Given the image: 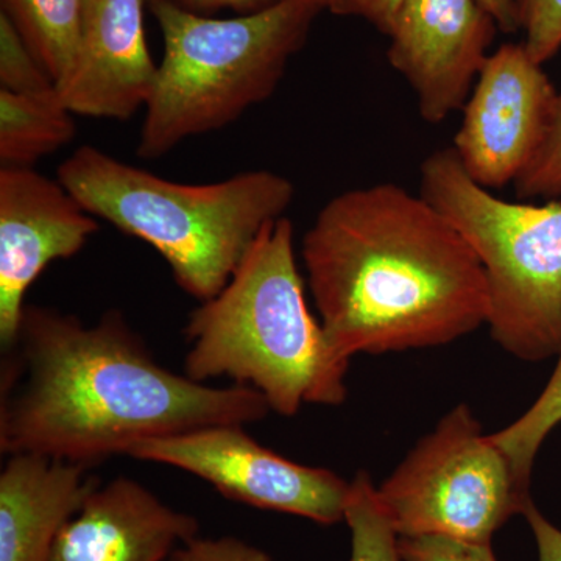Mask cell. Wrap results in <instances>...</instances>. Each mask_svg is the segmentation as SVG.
<instances>
[{
    "mask_svg": "<svg viewBox=\"0 0 561 561\" xmlns=\"http://www.w3.org/2000/svg\"><path fill=\"white\" fill-rule=\"evenodd\" d=\"M2 370L0 451L92 468L131 445L271 413L250 387L165 368L119 311L94 324L27 305Z\"/></svg>",
    "mask_w": 561,
    "mask_h": 561,
    "instance_id": "cell-1",
    "label": "cell"
},
{
    "mask_svg": "<svg viewBox=\"0 0 561 561\" xmlns=\"http://www.w3.org/2000/svg\"><path fill=\"white\" fill-rule=\"evenodd\" d=\"M301 260L342 360L446 345L489 320L478 254L440 210L400 184L332 197L302 238Z\"/></svg>",
    "mask_w": 561,
    "mask_h": 561,
    "instance_id": "cell-2",
    "label": "cell"
},
{
    "mask_svg": "<svg viewBox=\"0 0 561 561\" xmlns=\"http://www.w3.org/2000/svg\"><path fill=\"white\" fill-rule=\"evenodd\" d=\"M184 335L183 373L194 381L231 379L284 416L346 400L350 362L309 311L286 216L265 225L227 286L191 312Z\"/></svg>",
    "mask_w": 561,
    "mask_h": 561,
    "instance_id": "cell-3",
    "label": "cell"
},
{
    "mask_svg": "<svg viewBox=\"0 0 561 561\" xmlns=\"http://www.w3.org/2000/svg\"><path fill=\"white\" fill-rule=\"evenodd\" d=\"M57 180L95 219L158 251L198 302L227 286L265 225L284 217L295 197L294 183L276 172L176 183L94 146L66 158Z\"/></svg>",
    "mask_w": 561,
    "mask_h": 561,
    "instance_id": "cell-4",
    "label": "cell"
},
{
    "mask_svg": "<svg viewBox=\"0 0 561 561\" xmlns=\"http://www.w3.org/2000/svg\"><path fill=\"white\" fill-rule=\"evenodd\" d=\"M330 0H283L234 18L202 16L149 0L164 51L144 108L138 154L164 157L181 142L217 131L267 101L305 46Z\"/></svg>",
    "mask_w": 561,
    "mask_h": 561,
    "instance_id": "cell-5",
    "label": "cell"
},
{
    "mask_svg": "<svg viewBox=\"0 0 561 561\" xmlns=\"http://www.w3.org/2000/svg\"><path fill=\"white\" fill-rule=\"evenodd\" d=\"M420 195L478 254L491 337L513 356L540 362L561 345V203L505 202L470 179L453 147L420 169Z\"/></svg>",
    "mask_w": 561,
    "mask_h": 561,
    "instance_id": "cell-6",
    "label": "cell"
},
{
    "mask_svg": "<svg viewBox=\"0 0 561 561\" xmlns=\"http://www.w3.org/2000/svg\"><path fill=\"white\" fill-rule=\"evenodd\" d=\"M378 489L400 538L446 537L491 545L494 534L531 504L530 483L483 434L468 405H457Z\"/></svg>",
    "mask_w": 561,
    "mask_h": 561,
    "instance_id": "cell-7",
    "label": "cell"
},
{
    "mask_svg": "<svg viewBox=\"0 0 561 561\" xmlns=\"http://www.w3.org/2000/svg\"><path fill=\"white\" fill-rule=\"evenodd\" d=\"M125 456L197 476L228 500L332 526L343 522L350 482L324 468L306 467L254 440L245 424H214L149 438Z\"/></svg>",
    "mask_w": 561,
    "mask_h": 561,
    "instance_id": "cell-8",
    "label": "cell"
},
{
    "mask_svg": "<svg viewBox=\"0 0 561 561\" xmlns=\"http://www.w3.org/2000/svg\"><path fill=\"white\" fill-rule=\"evenodd\" d=\"M524 43L490 54L454 138L461 168L485 190L515 183L541 149L559 92Z\"/></svg>",
    "mask_w": 561,
    "mask_h": 561,
    "instance_id": "cell-9",
    "label": "cell"
},
{
    "mask_svg": "<svg viewBox=\"0 0 561 561\" xmlns=\"http://www.w3.org/2000/svg\"><path fill=\"white\" fill-rule=\"evenodd\" d=\"M497 31L479 0H404L387 58L411 84L427 124L463 110Z\"/></svg>",
    "mask_w": 561,
    "mask_h": 561,
    "instance_id": "cell-10",
    "label": "cell"
},
{
    "mask_svg": "<svg viewBox=\"0 0 561 561\" xmlns=\"http://www.w3.org/2000/svg\"><path fill=\"white\" fill-rule=\"evenodd\" d=\"M99 231L98 219L58 180L33 168L0 169V343L16 341L25 295L51 262L69 260Z\"/></svg>",
    "mask_w": 561,
    "mask_h": 561,
    "instance_id": "cell-11",
    "label": "cell"
},
{
    "mask_svg": "<svg viewBox=\"0 0 561 561\" xmlns=\"http://www.w3.org/2000/svg\"><path fill=\"white\" fill-rule=\"evenodd\" d=\"M149 0H92L57 94L73 116L127 121L146 108L158 65L147 43Z\"/></svg>",
    "mask_w": 561,
    "mask_h": 561,
    "instance_id": "cell-12",
    "label": "cell"
},
{
    "mask_svg": "<svg viewBox=\"0 0 561 561\" xmlns=\"http://www.w3.org/2000/svg\"><path fill=\"white\" fill-rule=\"evenodd\" d=\"M201 530L130 478L99 483L62 526L44 561H165Z\"/></svg>",
    "mask_w": 561,
    "mask_h": 561,
    "instance_id": "cell-13",
    "label": "cell"
},
{
    "mask_svg": "<svg viewBox=\"0 0 561 561\" xmlns=\"http://www.w3.org/2000/svg\"><path fill=\"white\" fill-rule=\"evenodd\" d=\"M0 471V561H44L62 526L99 485L91 468L11 454Z\"/></svg>",
    "mask_w": 561,
    "mask_h": 561,
    "instance_id": "cell-14",
    "label": "cell"
},
{
    "mask_svg": "<svg viewBox=\"0 0 561 561\" xmlns=\"http://www.w3.org/2000/svg\"><path fill=\"white\" fill-rule=\"evenodd\" d=\"M76 121L57 92L14 94L0 90V164L33 168L76 138Z\"/></svg>",
    "mask_w": 561,
    "mask_h": 561,
    "instance_id": "cell-15",
    "label": "cell"
},
{
    "mask_svg": "<svg viewBox=\"0 0 561 561\" xmlns=\"http://www.w3.org/2000/svg\"><path fill=\"white\" fill-rule=\"evenodd\" d=\"M92 0H0L2 13L16 25L55 84L65 76Z\"/></svg>",
    "mask_w": 561,
    "mask_h": 561,
    "instance_id": "cell-16",
    "label": "cell"
},
{
    "mask_svg": "<svg viewBox=\"0 0 561 561\" xmlns=\"http://www.w3.org/2000/svg\"><path fill=\"white\" fill-rule=\"evenodd\" d=\"M343 522L351 531V561H402L400 535L391 526L367 472L350 482Z\"/></svg>",
    "mask_w": 561,
    "mask_h": 561,
    "instance_id": "cell-17",
    "label": "cell"
},
{
    "mask_svg": "<svg viewBox=\"0 0 561 561\" xmlns=\"http://www.w3.org/2000/svg\"><path fill=\"white\" fill-rule=\"evenodd\" d=\"M559 356L552 378L529 411L493 434L494 442L507 454L516 474L526 483H530L531 468L542 442L561 423V345Z\"/></svg>",
    "mask_w": 561,
    "mask_h": 561,
    "instance_id": "cell-18",
    "label": "cell"
},
{
    "mask_svg": "<svg viewBox=\"0 0 561 561\" xmlns=\"http://www.w3.org/2000/svg\"><path fill=\"white\" fill-rule=\"evenodd\" d=\"M0 90L25 95L57 92L55 81L22 38L16 25L0 11Z\"/></svg>",
    "mask_w": 561,
    "mask_h": 561,
    "instance_id": "cell-19",
    "label": "cell"
},
{
    "mask_svg": "<svg viewBox=\"0 0 561 561\" xmlns=\"http://www.w3.org/2000/svg\"><path fill=\"white\" fill-rule=\"evenodd\" d=\"M513 186L522 201L561 197V94L541 149Z\"/></svg>",
    "mask_w": 561,
    "mask_h": 561,
    "instance_id": "cell-20",
    "label": "cell"
},
{
    "mask_svg": "<svg viewBox=\"0 0 561 561\" xmlns=\"http://www.w3.org/2000/svg\"><path fill=\"white\" fill-rule=\"evenodd\" d=\"M524 46L538 65L561 49V0H513Z\"/></svg>",
    "mask_w": 561,
    "mask_h": 561,
    "instance_id": "cell-21",
    "label": "cell"
},
{
    "mask_svg": "<svg viewBox=\"0 0 561 561\" xmlns=\"http://www.w3.org/2000/svg\"><path fill=\"white\" fill-rule=\"evenodd\" d=\"M402 561H497L491 545L446 537L400 538Z\"/></svg>",
    "mask_w": 561,
    "mask_h": 561,
    "instance_id": "cell-22",
    "label": "cell"
},
{
    "mask_svg": "<svg viewBox=\"0 0 561 561\" xmlns=\"http://www.w3.org/2000/svg\"><path fill=\"white\" fill-rule=\"evenodd\" d=\"M165 561H273L257 546L236 537H195L183 542Z\"/></svg>",
    "mask_w": 561,
    "mask_h": 561,
    "instance_id": "cell-23",
    "label": "cell"
},
{
    "mask_svg": "<svg viewBox=\"0 0 561 561\" xmlns=\"http://www.w3.org/2000/svg\"><path fill=\"white\" fill-rule=\"evenodd\" d=\"M402 3L404 0H330L328 10L339 16L362 18L383 35H389Z\"/></svg>",
    "mask_w": 561,
    "mask_h": 561,
    "instance_id": "cell-24",
    "label": "cell"
},
{
    "mask_svg": "<svg viewBox=\"0 0 561 561\" xmlns=\"http://www.w3.org/2000/svg\"><path fill=\"white\" fill-rule=\"evenodd\" d=\"M524 518L529 524L535 542H537L540 561H561V530L553 526L531 502L524 512Z\"/></svg>",
    "mask_w": 561,
    "mask_h": 561,
    "instance_id": "cell-25",
    "label": "cell"
},
{
    "mask_svg": "<svg viewBox=\"0 0 561 561\" xmlns=\"http://www.w3.org/2000/svg\"><path fill=\"white\" fill-rule=\"evenodd\" d=\"M180 9L202 16H214L219 11L231 10L236 16L257 13L283 2V0H169Z\"/></svg>",
    "mask_w": 561,
    "mask_h": 561,
    "instance_id": "cell-26",
    "label": "cell"
},
{
    "mask_svg": "<svg viewBox=\"0 0 561 561\" xmlns=\"http://www.w3.org/2000/svg\"><path fill=\"white\" fill-rule=\"evenodd\" d=\"M491 16L496 21L497 27L504 33L519 31L518 18H516L515 3L513 0H479Z\"/></svg>",
    "mask_w": 561,
    "mask_h": 561,
    "instance_id": "cell-27",
    "label": "cell"
},
{
    "mask_svg": "<svg viewBox=\"0 0 561 561\" xmlns=\"http://www.w3.org/2000/svg\"><path fill=\"white\" fill-rule=\"evenodd\" d=\"M328 7H330V5H328Z\"/></svg>",
    "mask_w": 561,
    "mask_h": 561,
    "instance_id": "cell-28",
    "label": "cell"
}]
</instances>
